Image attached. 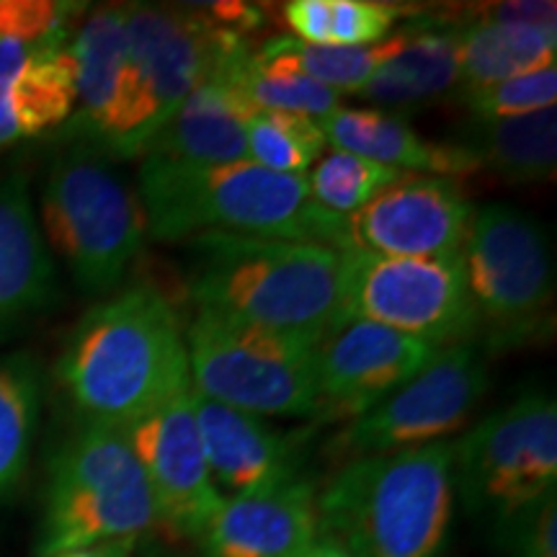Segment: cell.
<instances>
[{"label":"cell","instance_id":"obj_32","mask_svg":"<svg viewBox=\"0 0 557 557\" xmlns=\"http://www.w3.org/2000/svg\"><path fill=\"white\" fill-rule=\"evenodd\" d=\"M462 107L472 120H508V116L534 114L542 109H555L557 101V67L519 75L491 86L459 90Z\"/></svg>","mask_w":557,"mask_h":557},{"label":"cell","instance_id":"obj_20","mask_svg":"<svg viewBox=\"0 0 557 557\" xmlns=\"http://www.w3.org/2000/svg\"><path fill=\"white\" fill-rule=\"evenodd\" d=\"M459 26L416 21L385 37V58L359 99L380 111L416 109L449 94L459 83Z\"/></svg>","mask_w":557,"mask_h":557},{"label":"cell","instance_id":"obj_12","mask_svg":"<svg viewBox=\"0 0 557 557\" xmlns=\"http://www.w3.org/2000/svg\"><path fill=\"white\" fill-rule=\"evenodd\" d=\"M462 267L480 323L498 338H527L555 297V261L537 220L508 205L472 212Z\"/></svg>","mask_w":557,"mask_h":557},{"label":"cell","instance_id":"obj_4","mask_svg":"<svg viewBox=\"0 0 557 557\" xmlns=\"http://www.w3.org/2000/svg\"><path fill=\"white\" fill-rule=\"evenodd\" d=\"M455 506L451 442L348 459L318 487L320 534L354 557H444Z\"/></svg>","mask_w":557,"mask_h":557},{"label":"cell","instance_id":"obj_8","mask_svg":"<svg viewBox=\"0 0 557 557\" xmlns=\"http://www.w3.org/2000/svg\"><path fill=\"white\" fill-rule=\"evenodd\" d=\"M191 389L263 418H318L320 385L310 338L194 312L184 329Z\"/></svg>","mask_w":557,"mask_h":557},{"label":"cell","instance_id":"obj_36","mask_svg":"<svg viewBox=\"0 0 557 557\" xmlns=\"http://www.w3.org/2000/svg\"><path fill=\"white\" fill-rule=\"evenodd\" d=\"M137 540L139 537H120V540L99 542V545L73 549V553H65L60 557H132V553H135L137 547Z\"/></svg>","mask_w":557,"mask_h":557},{"label":"cell","instance_id":"obj_7","mask_svg":"<svg viewBox=\"0 0 557 557\" xmlns=\"http://www.w3.org/2000/svg\"><path fill=\"white\" fill-rule=\"evenodd\" d=\"M156 521L148 478L127 431L83 423L50 462L37 555L60 557L99 542L139 537Z\"/></svg>","mask_w":557,"mask_h":557},{"label":"cell","instance_id":"obj_2","mask_svg":"<svg viewBox=\"0 0 557 557\" xmlns=\"http://www.w3.org/2000/svg\"><path fill=\"white\" fill-rule=\"evenodd\" d=\"M186 287L197 312L320 344L344 320V253L305 240L201 233Z\"/></svg>","mask_w":557,"mask_h":557},{"label":"cell","instance_id":"obj_24","mask_svg":"<svg viewBox=\"0 0 557 557\" xmlns=\"http://www.w3.org/2000/svg\"><path fill=\"white\" fill-rule=\"evenodd\" d=\"M475 158L480 171H493L508 184L553 181L557 169V111L508 120H470L455 139Z\"/></svg>","mask_w":557,"mask_h":557},{"label":"cell","instance_id":"obj_33","mask_svg":"<svg viewBox=\"0 0 557 557\" xmlns=\"http://www.w3.org/2000/svg\"><path fill=\"white\" fill-rule=\"evenodd\" d=\"M86 3L65 0H0V39L26 41H67Z\"/></svg>","mask_w":557,"mask_h":557},{"label":"cell","instance_id":"obj_14","mask_svg":"<svg viewBox=\"0 0 557 557\" xmlns=\"http://www.w3.org/2000/svg\"><path fill=\"white\" fill-rule=\"evenodd\" d=\"M124 431L148 478L160 524L181 540H199L225 496L214 485L201 447L191 385Z\"/></svg>","mask_w":557,"mask_h":557},{"label":"cell","instance_id":"obj_30","mask_svg":"<svg viewBox=\"0 0 557 557\" xmlns=\"http://www.w3.org/2000/svg\"><path fill=\"white\" fill-rule=\"evenodd\" d=\"M248 160L276 173L308 176L323 156L325 137L320 122L284 111H253L246 124Z\"/></svg>","mask_w":557,"mask_h":557},{"label":"cell","instance_id":"obj_26","mask_svg":"<svg viewBox=\"0 0 557 557\" xmlns=\"http://www.w3.org/2000/svg\"><path fill=\"white\" fill-rule=\"evenodd\" d=\"M250 58L269 73L308 78L338 96H359L385 58V39L369 47H323L297 37H274Z\"/></svg>","mask_w":557,"mask_h":557},{"label":"cell","instance_id":"obj_13","mask_svg":"<svg viewBox=\"0 0 557 557\" xmlns=\"http://www.w3.org/2000/svg\"><path fill=\"white\" fill-rule=\"evenodd\" d=\"M475 207L455 178L406 173L372 201L344 214L341 253L444 259L462 253Z\"/></svg>","mask_w":557,"mask_h":557},{"label":"cell","instance_id":"obj_6","mask_svg":"<svg viewBox=\"0 0 557 557\" xmlns=\"http://www.w3.org/2000/svg\"><path fill=\"white\" fill-rule=\"evenodd\" d=\"M39 227L50 253L86 295H109L148 238L139 194L111 158L86 143L54 160L39 197Z\"/></svg>","mask_w":557,"mask_h":557},{"label":"cell","instance_id":"obj_18","mask_svg":"<svg viewBox=\"0 0 557 557\" xmlns=\"http://www.w3.org/2000/svg\"><path fill=\"white\" fill-rule=\"evenodd\" d=\"M75 73L67 41L0 39V150L67 124Z\"/></svg>","mask_w":557,"mask_h":557},{"label":"cell","instance_id":"obj_1","mask_svg":"<svg viewBox=\"0 0 557 557\" xmlns=\"http://www.w3.org/2000/svg\"><path fill=\"white\" fill-rule=\"evenodd\" d=\"M58 380L86 423L127 429L191 385L184 325L163 292L132 284L78 320Z\"/></svg>","mask_w":557,"mask_h":557},{"label":"cell","instance_id":"obj_23","mask_svg":"<svg viewBox=\"0 0 557 557\" xmlns=\"http://www.w3.org/2000/svg\"><path fill=\"white\" fill-rule=\"evenodd\" d=\"M124 21L127 5H101L78 21L67 39L75 73V111L67 132L86 145H96L114 101L124 60Z\"/></svg>","mask_w":557,"mask_h":557},{"label":"cell","instance_id":"obj_11","mask_svg":"<svg viewBox=\"0 0 557 557\" xmlns=\"http://www.w3.org/2000/svg\"><path fill=\"white\" fill-rule=\"evenodd\" d=\"M485 389L483 354L472 344L447 346L413 380L372 410L346 421L325 449L336 462H348L449 442L468 423Z\"/></svg>","mask_w":557,"mask_h":557},{"label":"cell","instance_id":"obj_9","mask_svg":"<svg viewBox=\"0 0 557 557\" xmlns=\"http://www.w3.org/2000/svg\"><path fill=\"white\" fill-rule=\"evenodd\" d=\"M455 447V496L470 517L504 527L557 485V403L532 389L493 410Z\"/></svg>","mask_w":557,"mask_h":557},{"label":"cell","instance_id":"obj_3","mask_svg":"<svg viewBox=\"0 0 557 557\" xmlns=\"http://www.w3.org/2000/svg\"><path fill=\"white\" fill-rule=\"evenodd\" d=\"M137 181L148 235L156 240L230 233L341 250L344 214L325 212L310 199L308 176L269 171L253 160L186 163L143 156Z\"/></svg>","mask_w":557,"mask_h":557},{"label":"cell","instance_id":"obj_10","mask_svg":"<svg viewBox=\"0 0 557 557\" xmlns=\"http://www.w3.org/2000/svg\"><path fill=\"white\" fill-rule=\"evenodd\" d=\"M341 312L436 348L468 344L480 325L459 253L444 259H385L346 250Z\"/></svg>","mask_w":557,"mask_h":557},{"label":"cell","instance_id":"obj_17","mask_svg":"<svg viewBox=\"0 0 557 557\" xmlns=\"http://www.w3.org/2000/svg\"><path fill=\"white\" fill-rule=\"evenodd\" d=\"M191 408L209 472L225 498L248 496L299 470L302 434L276 429L269 418L222 406L191 389Z\"/></svg>","mask_w":557,"mask_h":557},{"label":"cell","instance_id":"obj_37","mask_svg":"<svg viewBox=\"0 0 557 557\" xmlns=\"http://www.w3.org/2000/svg\"><path fill=\"white\" fill-rule=\"evenodd\" d=\"M292 557H354L344 545H338L336 540L318 534L315 540L308 542L302 549H297Z\"/></svg>","mask_w":557,"mask_h":557},{"label":"cell","instance_id":"obj_34","mask_svg":"<svg viewBox=\"0 0 557 557\" xmlns=\"http://www.w3.org/2000/svg\"><path fill=\"white\" fill-rule=\"evenodd\" d=\"M498 529L511 557H557V493H547Z\"/></svg>","mask_w":557,"mask_h":557},{"label":"cell","instance_id":"obj_35","mask_svg":"<svg viewBox=\"0 0 557 557\" xmlns=\"http://www.w3.org/2000/svg\"><path fill=\"white\" fill-rule=\"evenodd\" d=\"M472 24H521L557 32V5L517 0V3H487L470 11Z\"/></svg>","mask_w":557,"mask_h":557},{"label":"cell","instance_id":"obj_27","mask_svg":"<svg viewBox=\"0 0 557 557\" xmlns=\"http://www.w3.org/2000/svg\"><path fill=\"white\" fill-rule=\"evenodd\" d=\"M403 5L382 0H292L284 5L292 37L323 47H369L389 37Z\"/></svg>","mask_w":557,"mask_h":557},{"label":"cell","instance_id":"obj_19","mask_svg":"<svg viewBox=\"0 0 557 557\" xmlns=\"http://www.w3.org/2000/svg\"><path fill=\"white\" fill-rule=\"evenodd\" d=\"M58 267L41 235L29 186L0 178V338L24 329L58 299Z\"/></svg>","mask_w":557,"mask_h":557},{"label":"cell","instance_id":"obj_5","mask_svg":"<svg viewBox=\"0 0 557 557\" xmlns=\"http://www.w3.org/2000/svg\"><path fill=\"white\" fill-rule=\"evenodd\" d=\"M243 52H250L248 37L214 24L201 5H127L122 73L90 148L107 158H139L181 103Z\"/></svg>","mask_w":557,"mask_h":557},{"label":"cell","instance_id":"obj_21","mask_svg":"<svg viewBox=\"0 0 557 557\" xmlns=\"http://www.w3.org/2000/svg\"><path fill=\"white\" fill-rule=\"evenodd\" d=\"M325 145L346 150L374 163L403 173L421 176H470L480 171L475 158L457 143H429L403 120L380 109H344L338 107L323 116Z\"/></svg>","mask_w":557,"mask_h":557},{"label":"cell","instance_id":"obj_25","mask_svg":"<svg viewBox=\"0 0 557 557\" xmlns=\"http://www.w3.org/2000/svg\"><path fill=\"white\" fill-rule=\"evenodd\" d=\"M557 32L521 24L459 26V90L555 67Z\"/></svg>","mask_w":557,"mask_h":557},{"label":"cell","instance_id":"obj_28","mask_svg":"<svg viewBox=\"0 0 557 557\" xmlns=\"http://www.w3.org/2000/svg\"><path fill=\"white\" fill-rule=\"evenodd\" d=\"M39 406L37 364L26 354L0 359V496H9L29 468Z\"/></svg>","mask_w":557,"mask_h":557},{"label":"cell","instance_id":"obj_31","mask_svg":"<svg viewBox=\"0 0 557 557\" xmlns=\"http://www.w3.org/2000/svg\"><path fill=\"white\" fill-rule=\"evenodd\" d=\"M400 176L406 173L354 156V152L331 148L323 158H318L308 173V189L310 199L325 212L354 214Z\"/></svg>","mask_w":557,"mask_h":557},{"label":"cell","instance_id":"obj_29","mask_svg":"<svg viewBox=\"0 0 557 557\" xmlns=\"http://www.w3.org/2000/svg\"><path fill=\"white\" fill-rule=\"evenodd\" d=\"M253 50L233 58L218 73L243 96L253 111H284L323 120L338 109V94L297 75H278L253 62Z\"/></svg>","mask_w":557,"mask_h":557},{"label":"cell","instance_id":"obj_15","mask_svg":"<svg viewBox=\"0 0 557 557\" xmlns=\"http://www.w3.org/2000/svg\"><path fill=\"white\" fill-rule=\"evenodd\" d=\"M442 348L369 320L344 318L318 344L323 421H354L413 380Z\"/></svg>","mask_w":557,"mask_h":557},{"label":"cell","instance_id":"obj_22","mask_svg":"<svg viewBox=\"0 0 557 557\" xmlns=\"http://www.w3.org/2000/svg\"><path fill=\"white\" fill-rule=\"evenodd\" d=\"M253 109L230 83L214 73L181 103L176 114L150 139L143 156L186 163L248 160L246 124Z\"/></svg>","mask_w":557,"mask_h":557},{"label":"cell","instance_id":"obj_16","mask_svg":"<svg viewBox=\"0 0 557 557\" xmlns=\"http://www.w3.org/2000/svg\"><path fill=\"white\" fill-rule=\"evenodd\" d=\"M320 534L315 480L292 475L225 504L201 532V557H292Z\"/></svg>","mask_w":557,"mask_h":557}]
</instances>
